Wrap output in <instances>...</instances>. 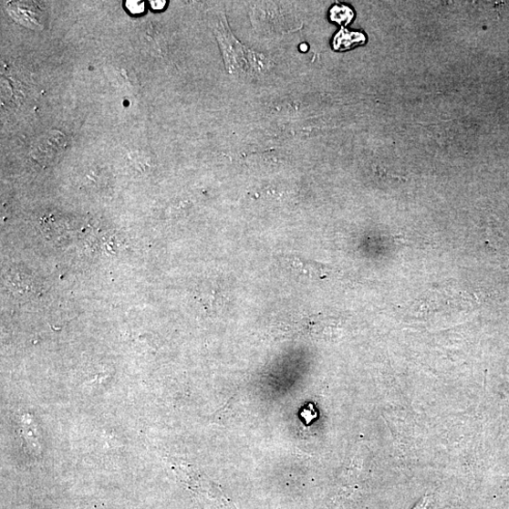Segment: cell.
<instances>
[{"mask_svg": "<svg viewBox=\"0 0 509 509\" xmlns=\"http://www.w3.org/2000/svg\"><path fill=\"white\" fill-rule=\"evenodd\" d=\"M249 16L254 30L263 35L294 33L300 30L303 25L296 5L291 3H254Z\"/></svg>", "mask_w": 509, "mask_h": 509, "instance_id": "7a4b0ae2", "label": "cell"}, {"mask_svg": "<svg viewBox=\"0 0 509 509\" xmlns=\"http://www.w3.org/2000/svg\"><path fill=\"white\" fill-rule=\"evenodd\" d=\"M127 8L132 14H140L143 13L145 10V5L143 2H138V0H129L126 3Z\"/></svg>", "mask_w": 509, "mask_h": 509, "instance_id": "8992f818", "label": "cell"}, {"mask_svg": "<svg viewBox=\"0 0 509 509\" xmlns=\"http://www.w3.org/2000/svg\"><path fill=\"white\" fill-rule=\"evenodd\" d=\"M353 17L354 12L348 5H337L329 11L330 20L341 26L349 24L353 20Z\"/></svg>", "mask_w": 509, "mask_h": 509, "instance_id": "5b68a950", "label": "cell"}, {"mask_svg": "<svg viewBox=\"0 0 509 509\" xmlns=\"http://www.w3.org/2000/svg\"><path fill=\"white\" fill-rule=\"evenodd\" d=\"M5 290L18 299H30L42 292V282L30 270L11 268L4 277Z\"/></svg>", "mask_w": 509, "mask_h": 509, "instance_id": "3957f363", "label": "cell"}, {"mask_svg": "<svg viewBox=\"0 0 509 509\" xmlns=\"http://www.w3.org/2000/svg\"><path fill=\"white\" fill-rule=\"evenodd\" d=\"M151 5L154 10L158 11L163 9L166 3L162 2V0H155V2L154 0H152V2H151Z\"/></svg>", "mask_w": 509, "mask_h": 509, "instance_id": "52a82bcc", "label": "cell"}, {"mask_svg": "<svg viewBox=\"0 0 509 509\" xmlns=\"http://www.w3.org/2000/svg\"><path fill=\"white\" fill-rule=\"evenodd\" d=\"M366 37L359 32L348 30L339 31L333 39V47L336 50H348L365 43Z\"/></svg>", "mask_w": 509, "mask_h": 509, "instance_id": "277c9868", "label": "cell"}, {"mask_svg": "<svg viewBox=\"0 0 509 509\" xmlns=\"http://www.w3.org/2000/svg\"><path fill=\"white\" fill-rule=\"evenodd\" d=\"M215 34L219 42L225 68L236 76H254L270 68L265 56L246 48L231 31L224 16L218 17Z\"/></svg>", "mask_w": 509, "mask_h": 509, "instance_id": "6da1fadb", "label": "cell"}]
</instances>
